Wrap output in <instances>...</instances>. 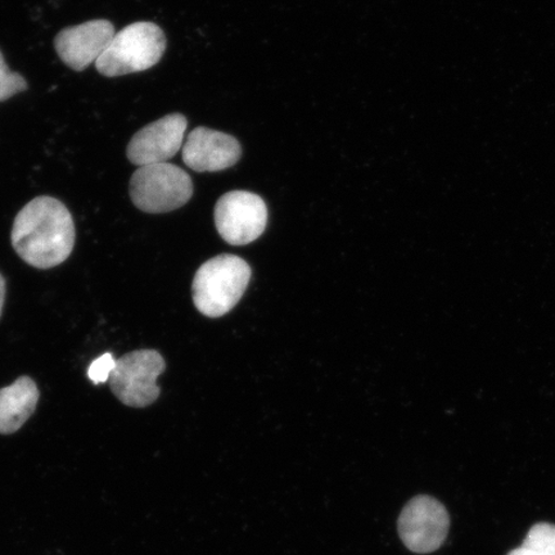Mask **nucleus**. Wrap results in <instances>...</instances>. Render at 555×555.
<instances>
[{
	"label": "nucleus",
	"mask_w": 555,
	"mask_h": 555,
	"mask_svg": "<svg viewBox=\"0 0 555 555\" xmlns=\"http://www.w3.org/2000/svg\"><path fill=\"white\" fill-rule=\"evenodd\" d=\"M11 238L20 258L29 266L59 267L69 258L75 246L72 214L59 199L35 198L17 214Z\"/></svg>",
	"instance_id": "obj_1"
},
{
	"label": "nucleus",
	"mask_w": 555,
	"mask_h": 555,
	"mask_svg": "<svg viewBox=\"0 0 555 555\" xmlns=\"http://www.w3.org/2000/svg\"><path fill=\"white\" fill-rule=\"evenodd\" d=\"M249 280L251 268L245 260L235 255L217 256L194 275L193 302L205 317H223L240 302Z\"/></svg>",
	"instance_id": "obj_2"
},
{
	"label": "nucleus",
	"mask_w": 555,
	"mask_h": 555,
	"mask_svg": "<svg viewBox=\"0 0 555 555\" xmlns=\"http://www.w3.org/2000/svg\"><path fill=\"white\" fill-rule=\"evenodd\" d=\"M165 50L162 27L154 23H135L115 34L95 67L107 78L142 73L157 65Z\"/></svg>",
	"instance_id": "obj_3"
},
{
	"label": "nucleus",
	"mask_w": 555,
	"mask_h": 555,
	"mask_svg": "<svg viewBox=\"0 0 555 555\" xmlns=\"http://www.w3.org/2000/svg\"><path fill=\"white\" fill-rule=\"evenodd\" d=\"M130 198L144 212L164 214L178 210L193 196L189 173L168 163L139 168L130 179Z\"/></svg>",
	"instance_id": "obj_4"
},
{
	"label": "nucleus",
	"mask_w": 555,
	"mask_h": 555,
	"mask_svg": "<svg viewBox=\"0 0 555 555\" xmlns=\"http://www.w3.org/2000/svg\"><path fill=\"white\" fill-rule=\"evenodd\" d=\"M165 371V360L155 350L129 352L116 360L108 384L124 405L145 408L159 397L157 378Z\"/></svg>",
	"instance_id": "obj_5"
},
{
	"label": "nucleus",
	"mask_w": 555,
	"mask_h": 555,
	"mask_svg": "<svg viewBox=\"0 0 555 555\" xmlns=\"http://www.w3.org/2000/svg\"><path fill=\"white\" fill-rule=\"evenodd\" d=\"M267 223L268 208L258 194L229 192L215 206V225L229 245L245 246L258 240Z\"/></svg>",
	"instance_id": "obj_6"
},
{
	"label": "nucleus",
	"mask_w": 555,
	"mask_h": 555,
	"mask_svg": "<svg viewBox=\"0 0 555 555\" xmlns=\"http://www.w3.org/2000/svg\"><path fill=\"white\" fill-rule=\"evenodd\" d=\"M399 535L409 551L428 554L440 550L450 529L449 513L428 495L412 499L398 520Z\"/></svg>",
	"instance_id": "obj_7"
},
{
	"label": "nucleus",
	"mask_w": 555,
	"mask_h": 555,
	"mask_svg": "<svg viewBox=\"0 0 555 555\" xmlns=\"http://www.w3.org/2000/svg\"><path fill=\"white\" fill-rule=\"evenodd\" d=\"M186 119L171 114L139 130L128 145L129 162L142 166L165 164L183 149Z\"/></svg>",
	"instance_id": "obj_8"
},
{
	"label": "nucleus",
	"mask_w": 555,
	"mask_h": 555,
	"mask_svg": "<svg viewBox=\"0 0 555 555\" xmlns=\"http://www.w3.org/2000/svg\"><path fill=\"white\" fill-rule=\"evenodd\" d=\"M115 26L107 20L66 27L54 39L59 57L75 72L95 64L115 37Z\"/></svg>",
	"instance_id": "obj_9"
},
{
	"label": "nucleus",
	"mask_w": 555,
	"mask_h": 555,
	"mask_svg": "<svg viewBox=\"0 0 555 555\" xmlns=\"http://www.w3.org/2000/svg\"><path fill=\"white\" fill-rule=\"evenodd\" d=\"M183 162L197 172L232 168L240 162L241 144L232 135L199 127L191 131L183 144Z\"/></svg>",
	"instance_id": "obj_10"
},
{
	"label": "nucleus",
	"mask_w": 555,
	"mask_h": 555,
	"mask_svg": "<svg viewBox=\"0 0 555 555\" xmlns=\"http://www.w3.org/2000/svg\"><path fill=\"white\" fill-rule=\"evenodd\" d=\"M38 401V386L30 377H20L15 384L0 388V434L17 433L34 414Z\"/></svg>",
	"instance_id": "obj_11"
},
{
	"label": "nucleus",
	"mask_w": 555,
	"mask_h": 555,
	"mask_svg": "<svg viewBox=\"0 0 555 555\" xmlns=\"http://www.w3.org/2000/svg\"><path fill=\"white\" fill-rule=\"evenodd\" d=\"M508 555H555V525H533L522 545Z\"/></svg>",
	"instance_id": "obj_12"
},
{
	"label": "nucleus",
	"mask_w": 555,
	"mask_h": 555,
	"mask_svg": "<svg viewBox=\"0 0 555 555\" xmlns=\"http://www.w3.org/2000/svg\"><path fill=\"white\" fill-rule=\"evenodd\" d=\"M27 82L20 74L12 73L5 65L2 52H0V102L10 100L11 96L24 92Z\"/></svg>",
	"instance_id": "obj_13"
},
{
	"label": "nucleus",
	"mask_w": 555,
	"mask_h": 555,
	"mask_svg": "<svg viewBox=\"0 0 555 555\" xmlns=\"http://www.w3.org/2000/svg\"><path fill=\"white\" fill-rule=\"evenodd\" d=\"M115 365L116 359L113 353H103L102 357L95 359L94 362L90 364L88 377L94 385L104 384V382H108L111 373L115 370Z\"/></svg>",
	"instance_id": "obj_14"
},
{
	"label": "nucleus",
	"mask_w": 555,
	"mask_h": 555,
	"mask_svg": "<svg viewBox=\"0 0 555 555\" xmlns=\"http://www.w3.org/2000/svg\"><path fill=\"white\" fill-rule=\"evenodd\" d=\"M5 298V281L2 274H0V315H2L3 305Z\"/></svg>",
	"instance_id": "obj_15"
}]
</instances>
